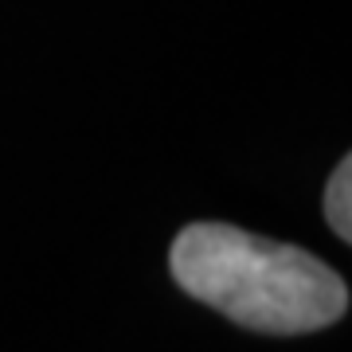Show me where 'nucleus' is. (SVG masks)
I'll return each instance as SVG.
<instances>
[{
  "label": "nucleus",
  "instance_id": "2",
  "mask_svg": "<svg viewBox=\"0 0 352 352\" xmlns=\"http://www.w3.org/2000/svg\"><path fill=\"white\" fill-rule=\"evenodd\" d=\"M325 219L333 227V235L340 243H352V161L337 164V173L329 176V188H325Z\"/></svg>",
  "mask_w": 352,
  "mask_h": 352
},
{
  "label": "nucleus",
  "instance_id": "1",
  "mask_svg": "<svg viewBox=\"0 0 352 352\" xmlns=\"http://www.w3.org/2000/svg\"><path fill=\"white\" fill-rule=\"evenodd\" d=\"M168 270L188 298L254 333H317L349 309L344 278L317 254L215 219L188 223L176 235Z\"/></svg>",
  "mask_w": 352,
  "mask_h": 352
}]
</instances>
